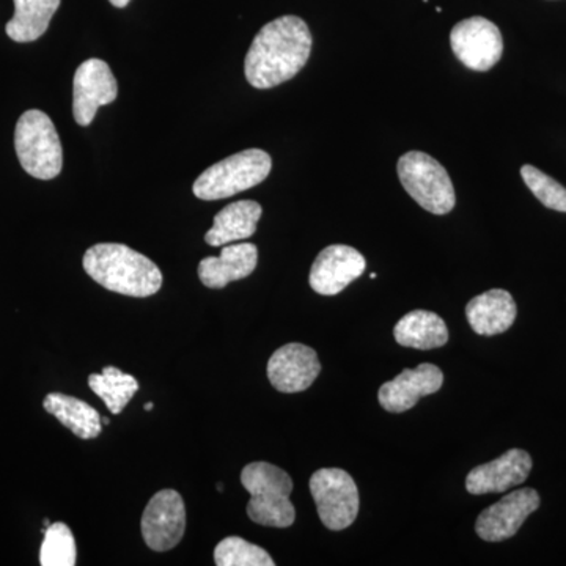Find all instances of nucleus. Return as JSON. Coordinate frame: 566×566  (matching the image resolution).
<instances>
[{"instance_id": "1", "label": "nucleus", "mask_w": 566, "mask_h": 566, "mask_svg": "<svg viewBox=\"0 0 566 566\" xmlns=\"http://www.w3.org/2000/svg\"><path fill=\"white\" fill-rule=\"evenodd\" d=\"M312 43L311 29L301 18L286 14L268 22L245 55V80L262 91L293 80L311 57Z\"/></svg>"}, {"instance_id": "2", "label": "nucleus", "mask_w": 566, "mask_h": 566, "mask_svg": "<svg viewBox=\"0 0 566 566\" xmlns=\"http://www.w3.org/2000/svg\"><path fill=\"white\" fill-rule=\"evenodd\" d=\"M82 263L85 273L109 292L148 297L163 286V273L156 263L125 244L92 245Z\"/></svg>"}, {"instance_id": "3", "label": "nucleus", "mask_w": 566, "mask_h": 566, "mask_svg": "<svg viewBox=\"0 0 566 566\" xmlns=\"http://www.w3.org/2000/svg\"><path fill=\"white\" fill-rule=\"evenodd\" d=\"M241 483L251 494L248 516L253 523L279 528L293 526L296 520V510L290 501L293 480L283 469L256 461L245 465Z\"/></svg>"}, {"instance_id": "4", "label": "nucleus", "mask_w": 566, "mask_h": 566, "mask_svg": "<svg viewBox=\"0 0 566 566\" xmlns=\"http://www.w3.org/2000/svg\"><path fill=\"white\" fill-rule=\"evenodd\" d=\"M14 148L22 169L39 180H52L62 172L63 148L54 123L44 112H24L14 129Z\"/></svg>"}, {"instance_id": "5", "label": "nucleus", "mask_w": 566, "mask_h": 566, "mask_svg": "<svg viewBox=\"0 0 566 566\" xmlns=\"http://www.w3.org/2000/svg\"><path fill=\"white\" fill-rule=\"evenodd\" d=\"M271 167L273 159L259 148L237 153L208 167L193 182V196L200 200L229 199L266 180Z\"/></svg>"}, {"instance_id": "6", "label": "nucleus", "mask_w": 566, "mask_h": 566, "mask_svg": "<svg viewBox=\"0 0 566 566\" xmlns=\"http://www.w3.org/2000/svg\"><path fill=\"white\" fill-rule=\"evenodd\" d=\"M398 178L423 210L444 216L455 208L453 182L441 163L422 151H409L398 161Z\"/></svg>"}, {"instance_id": "7", "label": "nucleus", "mask_w": 566, "mask_h": 566, "mask_svg": "<svg viewBox=\"0 0 566 566\" xmlns=\"http://www.w3.org/2000/svg\"><path fill=\"white\" fill-rule=\"evenodd\" d=\"M311 493L324 527L338 532L352 526L359 513V490L344 469H319L311 479Z\"/></svg>"}, {"instance_id": "8", "label": "nucleus", "mask_w": 566, "mask_h": 566, "mask_svg": "<svg viewBox=\"0 0 566 566\" xmlns=\"http://www.w3.org/2000/svg\"><path fill=\"white\" fill-rule=\"evenodd\" d=\"M450 46L458 61L474 71L493 69L504 54L501 31L494 22L482 17L458 22L450 32Z\"/></svg>"}, {"instance_id": "9", "label": "nucleus", "mask_w": 566, "mask_h": 566, "mask_svg": "<svg viewBox=\"0 0 566 566\" xmlns=\"http://www.w3.org/2000/svg\"><path fill=\"white\" fill-rule=\"evenodd\" d=\"M140 528L150 549L156 553L174 549L186 531V506L181 494L163 490L153 495L142 515Z\"/></svg>"}, {"instance_id": "10", "label": "nucleus", "mask_w": 566, "mask_h": 566, "mask_svg": "<svg viewBox=\"0 0 566 566\" xmlns=\"http://www.w3.org/2000/svg\"><path fill=\"white\" fill-rule=\"evenodd\" d=\"M118 85L106 62L88 59L81 63L73 80V115L77 125L88 126L96 111L117 99Z\"/></svg>"}, {"instance_id": "11", "label": "nucleus", "mask_w": 566, "mask_h": 566, "mask_svg": "<svg viewBox=\"0 0 566 566\" xmlns=\"http://www.w3.org/2000/svg\"><path fill=\"white\" fill-rule=\"evenodd\" d=\"M539 506V494L532 488L513 491L491 505L475 523V531L485 542L497 543L512 538L528 516Z\"/></svg>"}, {"instance_id": "12", "label": "nucleus", "mask_w": 566, "mask_h": 566, "mask_svg": "<svg viewBox=\"0 0 566 566\" xmlns=\"http://www.w3.org/2000/svg\"><path fill=\"white\" fill-rule=\"evenodd\" d=\"M367 262L352 245H327L316 256L311 270L312 290L322 296H335L364 274Z\"/></svg>"}, {"instance_id": "13", "label": "nucleus", "mask_w": 566, "mask_h": 566, "mask_svg": "<svg viewBox=\"0 0 566 566\" xmlns=\"http://www.w3.org/2000/svg\"><path fill=\"white\" fill-rule=\"evenodd\" d=\"M322 371L318 354L311 346L289 344L279 348L268 363V378L282 394L304 392Z\"/></svg>"}, {"instance_id": "14", "label": "nucleus", "mask_w": 566, "mask_h": 566, "mask_svg": "<svg viewBox=\"0 0 566 566\" xmlns=\"http://www.w3.org/2000/svg\"><path fill=\"white\" fill-rule=\"evenodd\" d=\"M444 385L441 368L433 364H420L406 368L392 381H387L378 392L379 405L389 412H406L415 408L417 401L427 395L436 394Z\"/></svg>"}, {"instance_id": "15", "label": "nucleus", "mask_w": 566, "mask_h": 566, "mask_svg": "<svg viewBox=\"0 0 566 566\" xmlns=\"http://www.w3.org/2000/svg\"><path fill=\"white\" fill-rule=\"evenodd\" d=\"M531 471L532 458L526 450L512 449L497 460L472 469L465 479V490L474 495L505 493L526 482Z\"/></svg>"}, {"instance_id": "16", "label": "nucleus", "mask_w": 566, "mask_h": 566, "mask_svg": "<svg viewBox=\"0 0 566 566\" xmlns=\"http://www.w3.org/2000/svg\"><path fill=\"white\" fill-rule=\"evenodd\" d=\"M259 263V249L255 244H227L221 255L207 256L199 264V277L205 286L223 289L230 282L249 277Z\"/></svg>"}, {"instance_id": "17", "label": "nucleus", "mask_w": 566, "mask_h": 566, "mask_svg": "<svg viewBox=\"0 0 566 566\" xmlns=\"http://www.w3.org/2000/svg\"><path fill=\"white\" fill-rule=\"evenodd\" d=\"M516 315L515 300L505 290H490L465 305L468 322L479 335L504 334L515 323Z\"/></svg>"}, {"instance_id": "18", "label": "nucleus", "mask_w": 566, "mask_h": 566, "mask_svg": "<svg viewBox=\"0 0 566 566\" xmlns=\"http://www.w3.org/2000/svg\"><path fill=\"white\" fill-rule=\"evenodd\" d=\"M262 205L253 200H241L227 205L222 211L216 214L211 230L205 234V243L212 248L237 243L248 240L256 232V223L262 218Z\"/></svg>"}, {"instance_id": "19", "label": "nucleus", "mask_w": 566, "mask_h": 566, "mask_svg": "<svg viewBox=\"0 0 566 566\" xmlns=\"http://www.w3.org/2000/svg\"><path fill=\"white\" fill-rule=\"evenodd\" d=\"M43 408L77 438L95 439L102 434L103 422L99 412L80 398L59 392L48 394Z\"/></svg>"}, {"instance_id": "20", "label": "nucleus", "mask_w": 566, "mask_h": 566, "mask_svg": "<svg viewBox=\"0 0 566 566\" xmlns=\"http://www.w3.org/2000/svg\"><path fill=\"white\" fill-rule=\"evenodd\" d=\"M395 340L406 348L434 349L449 342L444 319L430 311H412L406 314L394 329Z\"/></svg>"}, {"instance_id": "21", "label": "nucleus", "mask_w": 566, "mask_h": 566, "mask_svg": "<svg viewBox=\"0 0 566 566\" xmlns=\"http://www.w3.org/2000/svg\"><path fill=\"white\" fill-rule=\"evenodd\" d=\"M13 2L14 14L7 24V35L17 43H31L48 31L62 0H13Z\"/></svg>"}, {"instance_id": "22", "label": "nucleus", "mask_w": 566, "mask_h": 566, "mask_svg": "<svg viewBox=\"0 0 566 566\" xmlns=\"http://www.w3.org/2000/svg\"><path fill=\"white\" fill-rule=\"evenodd\" d=\"M88 386L102 398L112 415H120L139 390V381L117 367H104L103 374L88 376Z\"/></svg>"}, {"instance_id": "23", "label": "nucleus", "mask_w": 566, "mask_h": 566, "mask_svg": "<svg viewBox=\"0 0 566 566\" xmlns=\"http://www.w3.org/2000/svg\"><path fill=\"white\" fill-rule=\"evenodd\" d=\"M76 542L65 523H54L44 531L41 543L40 564L43 566L76 565Z\"/></svg>"}, {"instance_id": "24", "label": "nucleus", "mask_w": 566, "mask_h": 566, "mask_svg": "<svg viewBox=\"0 0 566 566\" xmlns=\"http://www.w3.org/2000/svg\"><path fill=\"white\" fill-rule=\"evenodd\" d=\"M218 566H274L275 562L263 547L252 545L240 536L222 539L214 549Z\"/></svg>"}, {"instance_id": "25", "label": "nucleus", "mask_w": 566, "mask_h": 566, "mask_svg": "<svg viewBox=\"0 0 566 566\" xmlns=\"http://www.w3.org/2000/svg\"><path fill=\"white\" fill-rule=\"evenodd\" d=\"M521 177L526 182L527 188L534 192L536 199L546 208L554 211L566 212V188L560 182L543 174L534 166L521 167Z\"/></svg>"}, {"instance_id": "26", "label": "nucleus", "mask_w": 566, "mask_h": 566, "mask_svg": "<svg viewBox=\"0 0 566 566\" xmlns=\"http://www.w3.org/2000/svg\"><path fill=\"white\" fill-rule=\"evenodd\" d=\"M112 6L117 7V9H125L128 6L129 0H109Z\"/></svg>"}, {"instance_id": "27", "label": "nucleus", "mask_w": 566, "mask_h": 566, "mask_svg": "<svg viewBox=\"0 0 566 566\" xmlns=\"http://www.w3.org/2000/svg\"><path fill=\"white\" fill-rule=\"evenodd\" d=\"M102 422L104 424H109L111 423L109 417H103Z\"/></svg>"}, {"instance_id": "28", "label": "nucleus", "mask_w": 566, "mask_h": 566, "mask_svg": "<svg viewBox=\"0 0 566 566\" xmlns=\"http://www.w3.org/2000/svg\"><path fill=\"white\" fill-rule=\"evenodd\" d=\"M153 406H155V405H153V403L145 405V411H151Z\"/></svg>"}]
</instances>
